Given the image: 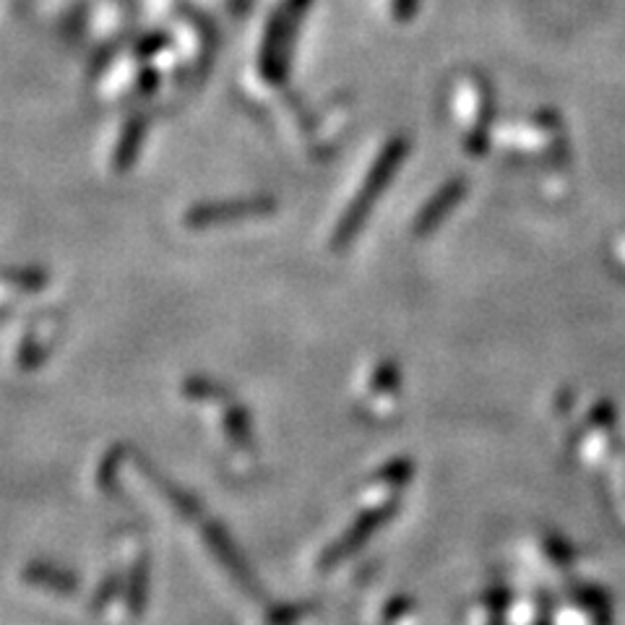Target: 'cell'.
<instances>
[{
  "instance_id": "obj_7",
  "label": "cell",
  "mask_w": 625,
  "mask_h": 625,
  "mask_svg": "<svg viewBox=\"0 0 625 625\" xmlns=\"http://www.w3.org/2000/svg\"><path fill=\"white\" fill-rule=\"evenodd\" d=\"M147 597H149V565L138 563L134 571H130L128 584H125V602H128V610L134 615L141 613L147 608Z\"/></svg>"
},
{
  "instance_id": "obj_12",
  "label": "cell",
  "mask_w": 625,
  "mask_h": 625,
  "mask_svg": "<svg viewBox=\"0 0 625 625\" xmlns=\"http://www.w3.org/2000/svg\"><path fill=\"white\" fill-rule=\"evenodd\" d=\"M115 591H117V578H108V582L102 584L100 595L95 597V604H97V608H102V604H108L110 600H113Z\"/></svg>"
},
{
  "instance_id": "obj_11",
  "label": "cell",
  "mask_w": 625,
  "mask_h": 625,
  "mask_svg": "<svg viewBox=\"0 0 625 625\" xmlns=\"http://www.w3.org/2000/svg\"><path fill=\"white\" fill-rule=\"evenodd\" d=\"M5 279L13 282L16 287H24V289H39L48 285V274L39 272V268H24V272H9L5 274Z\"/></svg>"
},
{
  "instance_id": "obj_6",
  "label": "cell",
  "mask_w": 625,
  "mask_h": 625,
  "mask_svg": "<svg viewBox=\"0 0 625 625\" xmlns=\"http://www.w3.org/2000/svg\"><path fill=\"white\" fill-rule=\"evenodd\" d=\"M225 427L227 436L233 438L235 446H242V449H250V446H253V420H250L246 407L227 401Z\"/></svg>"
},
{
  "instance_id": "obj_10",
  "label": "cell",
  "mask_w": 625,
  "mask_h": 625,
  "mask_svg": "<svg viewBox=\"0 0 625 625\" xmlns=\"http://www.w3.org/2000/svg\"><path fill=\"white\" fill-rule=\"evenodd\" d=\"M311 613V604L300 602V604H285V608H276L272 615H268V623L272 625H295L302 615Z\"/></svg>"
},
{
  "instance_id": "obj_8",
  "label": "cell",
  "mask_w": 625,
  "mask_h": 625,
  "mask_svg": "<svg viewBox=\"0 0 625 625\" xmlns=\"http://www.w3.org/2000/svg\"><path fill=\"white\" fill-rule=\"evenodd\" d=\"M143 130H147V123L143 121H130L128 128H125V134L115 151V167L121 170V173L134 164L136 154H138V143H141V138H143Z\"/></svg>"
},
{
  "instance_id": "obj_1",
  "label": "cell",
  "mask_w": 625,
  "mask_h": 625,
  "mask_svg": "<svg viewBox=\"0 0 625 625\" xmlns=\"http://www.w3.org/2000/svg\"><path fill=\"white\" fill-rule=\"evenodd\" d=\"M401 154H404V143L401 141H393L388 143L384 154H380V160L373 164L371 175H367L363 190H360V196L350 203V209H347V214L341 216V222L337 225V233H334V246L337 248H345L347 242H350L354 235L360 233V227H363L365 216L371 214V207L373 201L378 199L380 193H384L388 177L393 175V170L399 167V160Z\"/></svg>"
},
{
  "instance_id": "obj_4",
  "label": "cell",
  "mask_w": 625,
  "mask_h": 625,
  "mask_svg": "<svg viewBox=\"0 0 625 625\" xmlns=\"http://www.w3.org/2000/svg\"><path fill=\"white\" fill-rule=\"evenodd\" d=\"M203 537H207V545L209 550L214 552V558L220 561L225 568L233 574L238 582L242 584L246 589H255V578L253 574L248 571V563L242 561V555L238 552V548L233 545V539L225 529H222L220 524L214 522H207L203 524Z\"/></svg>"
},
{
  "instance_id": "obj_2",
  "label": "cell",
  "mask_w": 625,
  "mask_h": 625,
  "mask_svg": "<svg viewBox=\"0 0 625 625\" xmlns=\"http://www.w3.org/2000/svg\"><path fill=\"white\" fill-rule=\"evenodd\" d=\"M274 199L268 196H253V199H229V201H209L199 203L186 214V225L193 229L227 225V222L255 220V216H266L274 212Z\"/></svg>"
},
{
  "instance_id": "obj_3",
  "label": "cell",
  "mask_w": 625,
  "mask_h": 625,
  "mask_svg": "<svg viewBox=\"0 0 625 625\" xmlns=\"http://www.w3.org/2000/svg\"><path fill=\"white\" fill-rule=\"evenodd\" d=\"M386 516H388L386 509H375V511L363 513V516H360L358 522H354L350 529H347L345 535H341L337 542H334L332 548L324 552V555H321L318 568L321 571H332V568H337L339 563H345L347 558L352 555V552H358L360 548H363L365 539L371 537L380 524H384Z\"/></svg>"
},
{
  "instance_id": "obj_9",
  "label": "cell",
  "mask_w": 625,
  "mask_h": 625,
  "mask_svg": "<svg viewBox=\"0 0 625 625\" xmlns=\"http://www.w3.org/2000/svg\"><path fill=\"white\" fill-rule=\"evenodd\" d=\"M188 399L193 401H212V404H220V401H229V393L225 391V386L216 384L212 378H188L186 386H183Z\"/></svg>"
},
{
  "instance_id": "obj_5",
  "label": "cell",
  "mask_w": 625,
  "mask_h": 625,
  "mask_svg": "<svg viewBox=\"0 0 625 625\" xmlns=\"http://www.w3.org/2000/svg\"><path fill=\"white\" fill-rule=\"evenodd\" d=\"M24 582L32 587L55 591V595H74L78 589V578L74 571L58 568L50 563H29L24 568Z\"/></svg>"
}]
</instances>
